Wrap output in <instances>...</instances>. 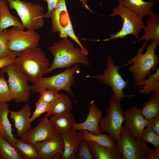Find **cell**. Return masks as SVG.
Here are the masks:
<instances>
[{
	"mask_svg": "<svg viewBox=\"0 0 159 159\" xmlns=\"http://www.w3.org/2000/svg\"><path fill=\"white\" fill-rule=\"evenodd\" d=\"M83 138L87 141L93 142L107 148H116L115 142L109 135L100 134L95 135L90 133L86 130H83Z\"/></svg>",
	"mask_w": 159,
	"mask_h": 159,
	"instance_id": "f546056e",
	"label": "cell"
},
{
	"mask_svg": "<svg viewBox=\"0 0 159 159\" xmlns=\"http://www.w3.org/2000/svg\"><path fill=\"white\" fill-rule=\"evenodd\" d=\"M19 152L23 159H41L34 145L16 139L14 145Z\"/></svg>",
	"mask_w": 159,
	"mask_h": 159,
	"instance_id": "f1b7e54d",
	"label": "cell"
},
{
	"mask_svg": "<svg viewBox=\"0 0 159 159\" xmlns=\"http://www.w3.org/2000/svg\"><path fill=\"white\" fill-rule=\"evenodd\" d=\"M81 2L82 6L85 8L90 12L92 13H94V12L92 11L89 8L88 4V0H79Z\"/></svg>",
	"mask_w": 159,
	"mask_h": 159,
	"instance_id": "60d3db41",
	"label": "cell"
},
{
	"mask_svg": "<svg viewBox=\"0 0 159 159\" xmlns=\"http://www.w3.org/2000/svg\"><path fill=\"white\" fill-rule=\"evenodd\" d=\"M134 85L138 86L140 88L138 91L139 93L146 96L150 95L159 87V68L153 74L150 75L148 79L139 83H135Z\"/></svg>",
	"mask_w": 159,
	"mask_h": 159,
	"instance_id": "4316f807",
	"label": "cell"
},
{
	"mask_svg": "<svg viewBox=\"0 0 159 159\" xmlns=\"http://www.w3.org/2000/svg\"><path fill=\"white\" fill-rule=\"evenodd\" d=\"M148 42L145 41L139 48L136 55L124 65V66L132 65L129 67L128 70L132 73L135 83L145 80L147 75L155 70L159 64V56L155 53L159 41L152 40L147 46L146 51L143 54V51Z\"/></svg>",
	"mask_w": 159,
	"mask_h": 159,
	"instance_id": "3957f363",
	"label": "cell"
},
{
	"mask_svg": "<svg viewBox=\"0 0 159 159\" xmlns=\"http://www.w3.org/2000/svg\"><path fill=\"white\" fill-rule=\"evenodd\" d=\"M80 72L79 64H75L71 68L67 69L57 74L47 77H40L31 87L32 93H39L44 89H50L59 91L64 90L74 97L72 88L74 85V74Z\"/></svg>",
	"mask_w": 159,
	"mask_h": 159,
	"instance_id": "5b68a950",
	"label": "cell"
},
{
	"mask_svg": "<svg viewBox=\"0 0 159 159\" xmlns=\"http://www.w3.org/2000/svg\"><path fill=\"white\" fill-rule=\"evenodd\" d=\"M54 132L49 117L45 115L35 127L30 129L20 139L24 142L34 145L49 139Z\"/></svg>",
	"mask_w": 159,
	"mask_h": 159,
	"instance_id": "4fadbf2b",
	"label": "cell"
},
{
	"mask_svg": "<svg viewBox=\"0 0 159 159\" xmlns=\"http://www.w3.org/2000/svg\"><path fill=\"white\" fill-rule=\"evenodd\" d=\"M115 143L122 159H159V148L150 149L146 143L135 139L124 126Z\"/></svg>",
	"mask_w": 159,
	"mask_h": 159,
	"instance_id": "277c9868",
	"label": "cell"
},
{
	"mask_svg": "<svg viewBox=\"0 0 159 159\" xmlns=\"http://www.w3.org/2000/svg\"><path fill=\"white\" fill-rule=\"evenodd\" d=\"M7 30L6 29L0 31V58L9 56L13 52L8 48Z\"/></svg>",
	"mask_w": 159,
	"mask_h": 159,
	"instance_id": "836d02e7",
	"label": "cell"
},
{
	"mask_svg": "<svg viewBox=\"0 0 159 159\" xmlns=\"http://www.w3.org/2000/svg\"><path fill=\"white\" fill-rule=\"evenodd\" d=\"M68 12L65 0H59L57 6L51 13L50 18L52 24V31L54 33L59 32L61 38L68 36L62 25L61 19L63 14Z\"/></svg>",
	"mask_w": 159,
	"mask_h": 159,
	"instance_id": "603a6c76",
	"label": "cell"
},
{
	"mask_svg": "<svg viewBox=\"0 0 159 159\" xmlns=\"http://www.w3.org/2000/svg\"><path fill=\"white\" fill-rule=\"evenodd\" d=\"M0 159H23L17 149L0 134Z\"/></svg>",
	"mask_w": 159,
	"mask_h": 159,
	"instance_id": "83f0119b",
	"label": "cell"
},
{
	"mask_svg": "<svg viewBox=\"0 0 159 159\" xmlns=\"http://www.w3.org/2000/svg\"><path fill=\"white\" fill-rule=\"evenodd\" d=\"M58 92L50 89L43 90L39 93L40 95V97L37 101L51 103L59 96Z\"/></svg>",
	"mask_w": 159,
	"mask_h": 159,
	"instance_id": "d590c367",
	"label": "cell"
},
{
	"mask_svg": "<svg viewBox=\"0 0 159 159\" xmlns=\"http://www.w3.org/2000/svg\"><path fill=\"white\" fill-rule=\"evenodd\" d=\"M31 111L30 105L26 104L19 111H9L10 117L14 121L17 137L19 138H21L31 128Z\"/></svg>",
	"mask_w": 159,
	"mask_h": 159,
	"instance_id": "e0dca14e",
	"label": "cell"
},
{
	"mask_svg": "<svg viewBox=\"0 0 159 159\" xmlns=\"http://www.w3.org/2000/svg\"><path fill=\"white\" fill-rule=\"evenodd\" d=\"M108 106L105 116L101 119L99 128L101 133L107 132L115 142L119 138L125 120V113L121 102L117 101L113 95L108 102Z\"/></svg>",
	"mask_w": 159,
	"mask_h": 159,
	"instance_id": "30bf717a",
	"label": "cell"
},
{
	"mask_svg": "<svg viewBox=\"0 0 159 159\" xmlns=\"http://www.w3.org/2000/svg\"><path fill=\"white\" fill-rule=\"evenodd\" d=\"M49 120L55 132L60 134L69 131L76 123L71 113L52 115Z\"/></svg>",
	"mask_w": 159,
	"mask_h": 159,
	"instance_id": "44dd1931",
	"label": "cell"
},
{
	"mask_svg": "<svg viewBox=\"0 0 159 159\" xmlns=\"http://www.w3.org/2000/svg\"><path fill=\"white\" fill-rule=\"evenodd\" d=\"M67 22V23H66L65 25H64L63 26L64 31L66 35L73 40L78 44L79 47L82 50L88 55L89 54L88 51L83 46L74 32L69 16H68Z\"/></svg>",
	"mask_w": 159,
	"mask_h": 159,
	"instance_id": "d6a6232c",
	"label": "cell"
},
{
	"mask_svg": "<svg viewBox=\"0 0 159 159\" xmlns=\"http://www.w3.org/2000/svg\"><path fill=\"white\" fill-rule=\"evenodd\" d=\"M8 102H1L0 105V134L11 144L14 146L16 139L12 132L11 124L8 117L9 114Z\"/></svg>",
	"mask_w": 159,
	"mask_h": 159,
	"instance_id": "ffe728a7",
	"label": "cell"
},
{
	"mask_svg": "<svg viewBox=\"0 0 159 159\" xmlns=\"http://www.w3.org/2000/svg\"><path fill=\"white\" fill-rule=\"evenodd\" d=\"M41 159H52L57 153H62L64 142L60 134L54 132L49 139L34 145Z\"/></svg>",
	"mask_w": 159,
	"mask_h": 159,
	"instance_id": "5bb4252c",
	"label": "cell"
},
{
	"mask_svg": "<svg viewBox=\"0 0 159 159\" xmlns=\"http://www.w3.org/2000/svg\"><path fill=\"white\" fill-rule=\"evenodd\" d=\"M8 47L11 52H21L38 47L40 37L36 31L24 30L13 26L7 30Z\"/></svg>",
	"mask_w": 159,
	"mask_h": 159,
	"instance_id": "8fae6325",
	"label": "cell"
},
{
	"mask_svg": "<svg viewBox=\"0 0 159 159\" xmlns=\"http://www.w3.org/2000/svg\"><path fill=\"white\" fill-rule=\"evenodd\" d=\"M75 159H93L89 148L88 141L84 138L80 143Z\"/></svg>",
	"mask_w": 159,
	"mask_h": 159,
	"instance_id": "8d00e7d4",
	"label": "cell"
},
{
	"mask_svg": "<svg viewBox=\"0 0 159 159\" xmlns=\"http://www.w3.org/2000/svg\"><path fill=\"white\" fill-rule=\"evenodd\" d=\"M110 17L119 16L123 21L121 30L115 33L110 34L109 37L99 41H107L120 38L132 35L137 39L140 37L141 30L145 25L142 19L138 16L134 12L120 4L112 9V12L108 15Z\"/></svg>",
	"mask_w": 159,
	"mask_h": 159,
	"instance_id": "52a82bcc",
	"label": "cell"
},
{
	"mask_svg": "<svg viewBox=\"0 0 159 159\" xmlns=\"http://www.w3.org/2000/svg\"><path fill=\"white\" fill-rule=\"evenodd\" d=\"M125 113L124 127L135 139L141 140V135L149 120L144 117L141 109L134 106L127 109Z\"/></svg>",
	"mask_w": 159,
	"mask_h": 159,
	"instance_id": "7c38bea8",
	"label": "cell"
},
{
	"mask_svg": "<svg viewBox=\"0 0 159 159\" xmlns=\"http://www.w3.org/2000/svg\"><path fill=\"white\" fill-rule=\"evenodd\" d=\"M14 63L27 76L32 84L47 73L51 64L44 52L38 47L21 52Z\"/></svg>",
	"mask_w": 159,
	"mask_h": 159,
	"instance_id": "7a4b0ae2",
	"label": "cell"
},
{
	"mask_svg": "<svg viewBox=\"0 0 159 159\" xmlns=\"http://www.w3.org/2000/svg\"><path fill=\"white\" fill-rule=\"evenodd\" d=\"M61 135L64 142V147L60 158L75 159L80 143L83 139L82 131L77 132L71 130Z\"/></svg>",
	"mask_w": 159,
	"mask_h": 159,
	"instance_id": "2e32d148",
	"label": "cell"
},
{
	"mask_svg": "<svg viewBox=\"0 0 159 159\" xmlns=\"http://www.w3.org/2000/svg\"><path fill=\"white\" fill-rule=\"evenodd\" d=\"M116 1L134 12L142 19L149 16L152 9L158 3V0L145 1L143 0H116Z\"/></svg>",
	"mask_w": 159,
	"mask_h": 159,
	"instance_id": "ac0fdd59",
	"label": "cell"
},
{
	"mask_svg": "<svg viewBox=\"0 0 159 159\" xmlns=\"http://www.w3.org/2000/svg\"><path fill=\"white\" fill-rule=\"evenodd\" d=\"M5 1L9 9L15 10L25 29L36 31L42 26L45 14L40 4L21 0Z\"/></svg>",
	"mask_w": 159,
	"mask_h": 159,
	"instance_id": "8992f818",
	"label": "cell"
},
{
	"mask_svg": "<svg viewBox=\"0 0 159 159\" xmlns=\"http://www.w3.org/2000/svg\"><path fill=\"white\" fill-rule=\"evenodd\" d=\"M47 3L48 11L45 14V18H50L52 11L57 6L59 0H42Z\"/></svg>",
	"mask_w": 159,
	"mask_h": 159,
	"instance_id": "ab89813d",
	"label": "cell"
},
{
	"mask_svg": "<svg viewBox=\"0 0 159 159\" xmlns=\"http://www.w3.org/2000/svg\"><path fill=\"white\" fill-rule=\"evenodd\" d=\"M140 140L146 143H150L155 148H159V135L149 127H147L144 130Z\"/></svg>",
	"mask_w": 159,
	"mask_h": 159,
	"instance_id": "1f68e13d",
	"label": "cell"
},
{
	"mask_svg": "<svg viewBox=\"0 0 159 159\" xmlns=\"http://www.w3.org/2000/svg\"><path fill=\"white\" fill-rule=\"evenodd\" d=\"M88 143L93 159H122L121 155L117 148H108L90 141H88Z\"/></svg>",
	"mask_w": 159,
	"mask_h": 159,
	"instance_id": "cb8c5ba5",
	"label": "cell"
},
{
	"mask_svg": "<svg viewBox=\"0 0 159 159\" xmlns=\"http://www.w3.org/2000/svg\"></svg>",
	"mask_w": 159,
	"mask_h": 159,
	"instance_id": "7bdbcfd3",
	"label": "cell"
},
{
	"mask_svg": "<svg viewBox=\"0 0 159 159\" xmlns=\"http://www.w3.org/2000/svg\"><path fill=\"white\" fill-rule=\"evenodd\" d=\"M5 0H0V31L10 26L17 27L23 30L25 28L17 17L12 15Z\"/></svg>",
	"mask_w": 159,
	"mask_h": 159,
	"instance_id": "7402d4cb",
	"label": "cell"
},
{
	"mask_svg": "<svg viewBox=\"0 0 159 159\" xmlns=\"http://www.w3.org/2000/svg\"><path fill=\"white\" fill-rule=\"evenodd\" d=\"M51 108L50 103L37 101L35 103V108L34 111L31 114L30 121L31 122L37 118L41 115L49 111Z\"/></svg>",
	"mask_w": 159,
	"mask_h": 159,
	"instance_id": "e575fe53",
	"label": "cell"
},
{
	"mask_svg": "<svg viewBox=\"0 0 159 159\" xmlns=\"http://www.w3.org/2000/svg\"><path fill=\"white\" fill-rule=\"evenodd\" d=\"M20 52H13L9 56L0 58V69L8 65L14 63L15 58Z\"/></svg>",
	"mask_w": 159,
	"mask_h": 159,
	"instance_id": "74e56055",
	"label": "cell"
},
{
	"mask_svg": "<svg viewBox=\"0 0 159 159\" xmlns=\"http://www.w3.org/2000/svg\"><path fill=\"white\" fill-rule=\"evenodd\" d=\"M146 21L143 29L144 34L133 43L138 42L141 41L149 42L154 40L159 41V15L152 10Z\"/></svg>",
	"mask_w": 159,
	"mask_h": 159,
	"instance_id": "d6986e66",
	"label": "cell"
},
{
	"mask_svg": "<svg viewBox=\"0 0 159 159\" xmlns=\"http://www.w3.org/2000/svg\"><path fill=\"white\" fill-rule=\"evenodd\" d=\"M0 70L7 74V82L15 102L18 104L28 102L30 99L31 87L28 84L29 79L27 76L14 63Z\"/></svg>",
	"mask_w": 159,
	"mask_h": 159,
	"instance_id": "9c48e42d",
	"label": "cell"
},
{
	"mask_svg": "<svg viewBox=\"0 0 159 159\" xmlns=\"http://www.w3.org/2000/svg\"><path fill=\"white\" fill-rule=\"evenodd\" d=\"M4 73L0 70V102H8L13 100L7 82L6 80Z\"/></svg>",
	"mask_w": 159,
	"mask_h": 159,
	"instance_id": "4dcf8cb0",
	"label": "cell"
},
{
	"mask_svg": "<svg viewBox=\"0 0 159 159\" xmlns=\"http://www.w3.org/2000/svg\"><path fill=\"white\" fill-rule=\"evenodd\" d=\"M147 127L159 135V114L149 120Z\"/></svg>",
	"mask_w": 159,
	"mask_h": 159,
	"instance_id": "f35d334b",
	"label": "cell"
},
{
	"mask_svg": "<svg viewBox=\"0 0 159 159\" xmlns=\"http://www.w3.org/2000/svg\"><path fill=\"white\" fill-rule=\"evenodd\" d=\"M89 111L87 118L84 122L75 123L72 130L75 131L87 130L95 135H99L100 132L99 125L101 118L102 112L96 105L94 100L90 103Z\"/></svg>",
	"mask_w": 159,
	"mask_h": 159,
	"instance_id": "9a60e30c",
	"label": "cell"
},
{
	"mask_svg": "<svg viewBox=\"0 0 159 159\" xmlns=\"http://www.w3.org/2000/svg\"><path fill=\"white\" fill-rule=\"evenodd\" d=\"M1 103V102H0V105Z\"/></svg>",
	"mask_w": 159,
	"mask_h": 159,
	"instance_id": "b9f144b4",
	"label": "cell"
},
{
	"mask_svg": "<svg viewBox=\"0 0 159 159\" xmlns=\"http://www.w3.org/2000/svg\"><path fill=\"white\" fill-rule=\"evenodd\" d=\"M48 49L53 60L47 73L57 69H68L79 63L88 66L91 65L88 55L80 47H76L67 37L54 43Z\"/></svg>",
	"mask_w": 159,
	"mask_h": 159,
	"instance_id": "6da1fadb",
	"label": "cell"
},
{
	"mask_svg": "<svg viewBox=\"0 0 159 159\" xmlns=\"http://www.w3.org/2000/svg\"><path fill=\"white\" fill-rule=\"evenodd\" d=\"M51 108L47 112L46 116L49 117L52 115H61L71 113L72 109L71 100L67 95L61 94L51 103Z\"/></svg>",
	"mask_w": 159,
	"mask_h": 159,
	"instance_id": "d4e9b609",
	"label": "cell"
},
{
	"mask_svg": "<svg viewBox=\"0 0 159 159\" xmlns=\"http://www.w3.org/2000/svg\"><path fill=\"white\" fill-rule=\"evenodd\" d=\"M152 93L141 107L143 115L148 120L159 114V87Z\"/></svg>",
	"mask_w": 159,
	"mask_h": 159,
	"instance_id": "484cf974",
	"label": "cell"
},
{
	"mask_svg": "<svg viewBox=\"0 0 159 159\" xmlns=\"http://www.w3.org/2000/svg\"><path fill=\"white\" fill-rule=\"evenodd\" d=\"M106 62V68L104 69L102 74H97L92 77L88 76V77L94 78L102 84L109 86L113 91L114 98L119 102H121L124 97H133V95H124L123 92V90L128 87V82L122 78L118 71L124 65H115L110 55L107 56Z\"/></svg>",
	"mask_w": 159,
	"mask_h": 159,
	"instance_id": "ba28073f",
	"label": "cell"
}]
</instances>
